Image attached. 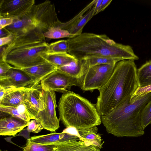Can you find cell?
<instances>
[{"mask_svg": "<svg viewBox=\"0 0 151 151\" xmlns=\"http://www.w3.org/2000/svg\"><path fill=\"white\" fill-rule=\"evenodd\" d=\"M134 60H123L116 64L113 73L98 90L95 105L100 115H106L131 98L139 87Z\"/></svg>", "mask_w": 151, "mask_h": 151, "instance_id": "cell-1", "label": "cell"}, {"mask_svg": "<svg viewBox=\"0 0 151 151\" xmlns=\"http://www.w3.org/2000/svg\"><path fill=\"white\" fill-rule=\"evenodd\" d=\"M67 40V53L78 60L99 57L119 61L139 59L130 46L116 43L105 34L82 33Z\"/></svg>", "mask_w": 151, "mask_h": 151, "instance_id": "cell-2", "label": "cell"}, {"mask_svg": "<svg viewBox=\"0 0 151 151\" xmlns=\"http://www.w3.org/2000/svg\"><path fill=\"white\" fill-rule=\"evenodd\" d=\"M49 44L43 33L36 29L14 36L12 41L1 51L0 60L19 69L41 64L47 62L43 55L47 53Z\"/></svg>", "mask_w": 151, "mask_h": 151, "instance_id": "cell-3", "label": "cell"}, {"mask_svg": "<svg viewBox=\"0 0 151 151\" xmlns=\"http://www.w3.org/2000/svg\"><path fill=\"white\" fill-rule=\"evenodd\" d=\"M151 100V92L128 100L107 114L101 122L109 134L119 137H139L144 134L141 124L142 111Z\"/></svg>", "mask_w": 151, "mask_h": 151, "instance_id": "cell-4", "label": "cell"}, {"mask_svg": "<svg viewBox=\"0 0 151 151\" xmlns=\"http://www.w3.org/2000/svg\"><path fill=\"white\" fill-rule=\"evenodd\" d=\"M58 109L59 120L66 127L84 129L99 125L101 122L95 105L73 92L68 91L62 94Z\"/></svg>", "mask_w": 151, "mask_h": 151, "instance_id": "cell-5", "label": "cell"}, {"mask_svg": "<svg viewBox=\"0 0 151 151\" xmlns=\"http://www.w3.org/2000/svg\"><path fill=\"white\" fill-rule=\"evenodd\" d=\"M25 15L32 20L36 29L43 33L51 28L58 27L60 22L54 4L49 0L34 5Z\"/></svg>", "mask_w": 151, "mask_h": 151, "instance_id": "cell-6", "label": "cell"}, {"mask_svg": "<svg viewBox=\"0 0 151 151\" xmlns=\"http://www.w3.org/2000/svg\"><path fill=\"white\" fill-rule=\"evenodd\" d=\"M116 63L97 65L87 68L81 79V88L84 91L98 90L109 80Z\"/></svg>", "mask_w": 151, "mask_h": 151, "instance_id": "cell-7", "label": "cell"}, {"mask_svg": "<svg viewBox=\"0 0 151 151\" xmlns=\"http://www.w3.org/2000/svg\"><path fill=\"white\" fill-rule=\"evenodd\" d=\"M42 98L43 108L35 119L41 124L43 129L55 132L60 127V120L56 113L57 105L55 92L47 89H42Z\"/></svg>", "mask_w": 151, "mask_h": 151, "instance_id": "cell-8", "label": "cell"}, {"mask_svg": "<svg viewBox=\"0 0 151 151\" xmlns=\"http://www.w3.org/2000/svg\"><path fill=\"white\" fill-rule=\"evenodd\" d=\"M42 89H47L54 91L64 93L67 89L73 86L81 88V80L73 77L57 70L47 76L40 82Z\"/></svg>", "mask_w": 151, "mask_h": 151, "instance_id": "cell-9", "label": "cell"}, {"mask_svg": "<svg viewBox=\"0 0 151 151\" xmlns=\"http://www.w3.org/2000/svg\"><path fill=\"white\" fill-rule=\"evenodd\" d=\"M78 130L73 127H67L60 133H53L32 137L31 141L45 145L57 146L71 142L80 141Z\"/></svg>", "mask_w": 151, "mask_h": 151, "instance_id": "cell-10", "label": "cell"}, {"mask_svg": "<svg viewBox=\"0 0 151 151\" xmlns=\"http://www.w3.org/2000/svg\"><path fill=\"white\" fill-rule=\"evenodd\" d=\"M35 2V0H1L0 17L21 18L30 11Z\"/></svg>", "mask_w": 151, "mask_h": 151, "instance_id": "cell-11", "label": "cell"}, {"mask_svg": "<svg viewBox=\"0 0 151 151\" xmlns=\"http://www.w3.org/2000/svg\"><path fill=\"white\" fill-rule=\"evenodd\" d=\"M34 79L21 69L12 67L0 77V86L21 88L36 86Z\"/></svg>", "mask_w": 151, "mask_h": 151, "instance_id": "cell-12", "label": "cell"}, {"mask_svg": "<svg viewBox=\"0 0 151 151\" xmlns=\"http://www.w3.org/2000/svg\"><path fill=\"white\" fill-rule=\"evenodd\" d=\"M23 104L32 116V119H35L43 107L42 88L40 85L33 87L28 91Z\"/></svg>", "mask_w": 151, "mask_h": 151, "instance_id": "cell-13", "label": "cell"}, {"mask_svg": "<svg viewBox=\"0 0 151 151\" xmlns=\"http://www.w3.org/2000/svg\"><path fill=\"white\" fill-rule=\"evenodd\" d=\"M29 122L13 117L0 119V135L14 136L28 126Z\"/></svg>", "mask_w": 151, "mask_h": 151, "instance_id": "cell-14", "label": "cell"}, {"mask_svg": "<svg viewBox=\"0 0 151 151\" xmlns=\"http://www.w3.org/2000/svg\"><path fill=\"white\" fill-rule=\"evenodd\" d=\"M4 28L9 34L16 36L27 33L36 27L32 20L25 15L21 18L14 19L13 23Z\"/></svg>", "mask_w": 151, "mask_h": 151, "instance_id": "cell-15", "label": "cell"}, {"mask_svg": "<svg viewBox=\"0 0 151 151\" xmlns=\"http://www.w3.org/2000/svg\"><path fill=\"white\" fill-rule=\"evenodd\" d=\"M21 69L34 79L35 86L38 85L43 79L57 70L56 67L47 62L41 64Z\"/></svg>", "mask_w": 151, "mask_h": 151, "instance_id": "cell-16", "label": "cell"}, {"mask_svg": "<svg viewBox=\"0 0 151 151\" xmlns=\"http://www.w3.org/2000/svg\"><path fill=\"white\" fill-rule=\"evenodd\" d=\"M33 87L20 88L12 92L0 101V105L16 107L23 104L28 92Z\"/></svg>", "mask_w": 151, "mask_h": 151, "instance_id": "cell-17", "label": "cell"}, {"mask_svg": "<svg viewBox=\"0 0 151 151\" xmlns=\"http://www.w3.org/2000/svg\"><path fill=\"white\" fill-rule=\"evenodd\" d=\"M78 130L81 136L80 141L88 145H95L100 149L102 147L103 143L101 137L97 134L98 129L96 126Z\"/></svg>", "mask_w": 151, "mask_h": 151, "instance_id": "cell-18", "label": "cell"}, {"mask_svg": "<svg viewBox=\"0 0 151 151\" xmlns=\"http://www.w3.org/2000/svg\"><path fill=\"white\" fill-rule=\"evenodd\" d=\"M43 58L57 69L69 64L74 61L78 60L74 57L67 52L64 53H45Z\"/></svg>", "mask_w": 151, "mask_h": 151, "instance_id": "cell-19", "label": "cell"}, {"mask_svg": "<svg viewBox=\"0 0 151 151\" xmlns=\"http://www.w3.org/2000/svg\"><path fill=\"white\" fill-rule=\"evenodd\" d=\"M56 146V151H100L98 147L93 145H87L81 141L71 142Z\"/></svg>", "mask_w": 151, "mask_h": 151, "instance_id": "cell-20", "label": "cell"}, {"mask_svg": "<svg viewBox=\"0 0 151 151\" xmlns=\"http://www.w3.org/2000/svg\"><path fill=\"white\" fill-rule=\"evenodd\" d=\"M0 111L10 115L12 116L29 122L32 119L25 105L22 104L16 107L0 105Z\"/></svg>", "mask_w": 151, "mask_h": 151, "instance_id": "cell-21", "label": "cell"}, {"mask_svg": "<svg viewBox=\"0 0 151 151\" xmlns=\"http://www.w3.org/2000/svg\"><path fill=\"white\" fill-rule=\"evenodd\" d=\"M57 70L73 77L81 80L86 70L81 60L74 61Z\"/></svg>", "mask_w": 151, "mask_h": 151, "instance_id": "cell-22", "label": "cell"}, {"mask_svg": "<svg viewBox=\"0 0 151 151\" xmlns=\"http://www.w3.org/2000/svg\"><path fill=\"white\" fill-rule=\"evenodd\" d=\"M137 76L139 87L151 85V59L137 69Z\"/></svg>", "mask_w": 151, "mask_h": 151, "instance_id": "cell-23", "label": "cell"}, {"mask_svg": "<svg viewBox=\"0 0 151 151\" xmlns=\"http://www.w3.org/2000/svg\"><path fill=\"white\" fill-rule=\"evenodd\" d=\"M93 6L85 14L80 18L71 27L67 30L71 35V37L82 33L84 27L93 17Z\"/></svg>", "mask_w": 151, "mask_h": 151, "instance_id": "cell-24", "label": "cell"}, {"mask_svg": "<svg viewBox=\"0 0 151 151\" xmlns=\"http://www.w3.org/2000/svg\"><path fill=\"white\" fill-rule=\"evenodd\" d=\"M23 151H56V147L53 145H45L34 142L29 139L23 147Z\"/></svg>", "mask_w": 151, "mask_h": 151, "instance_id": "cell-25", "label": "cell"}, {"mask_svg": "<svg viewBox=\"0 0 151 151\" xmlns=\"http://www.w3.org/2000/svg\"><path fill=\"white\" fill-rule=\"evenodd\" d=\"M85 68L97 65L109 64L120 61L113 58L99 57L81 60Z\"/></svg>", "mask_w": 151, "mask_h": 151, "instance_id": "cell-26", "label": "cell"}, {"mask_svg": "<svg viewBox=\"0 0 151 151\" xmlns=\"http://www.w3.org/2000/svg\"><path fill=\"white\" fill-rule=\"evenodd\" d=\"M68 49L67 40H61L49 44L47 53H57L67 52Z\"/></svg>", "mask_w": 151, "mask_h": 151, "instance_id": "cell-27", "label": "cell"}, {"mask_svg": "<svg viewBox=\"0 0 151 151\" xmlns=\"http://www.w3.org/2000/svg\"><path fill=\"white\" fill-rule=\"evenodd\" d=\"M45 38L57 39L71 37V35L67 30L61 29L59 27H52L43 33Z\"/></svg>", "mask_w": 151, "mask_h": 151, "instance_id": "cell-28", "label": "cell"}, {"mask_svg": "<svg viewBox=\"0 0 151 151\" xmlns=\"http://www.w3.org/2000/svg\"><path fill=\"white\" fill-rule=\"evenodd\" d=\"M95 1V0H94L91 2L76 16L70 20L65 22H60L58 27H59L62 29L66 30H67L83 16V14L86 12L91 8V7L94 5Z\"/></svg>", "mask_w": 151, "mask_h": 151, "instance_id": "cell-29", "label": "cell"}, {"mask_svg": "<svg viewBox=\"0 0 151 151\" xmlns=\"http://www.w3.org/2000/svg\"><path fill=\"white\" fill-rule=\"evenodd\" d=\"M141 124L143 129L151 124V100L145 106L141 114Z\"/></svg>", "mask_w": 151, "mask_h": 151, "instance_id": "cell-30", "label": "cell"}, {"mask_svg": "<svg viewBox=\"0 0 151 151\" xmlns=\"http://www.w3.org/2000/svg\"><path fill=\"white\" fill-rule=\"evenodd\" d=\"M43 129L41 124L36 119L30 121L27 128L29 132L35 133H39Z\"/></svg>", "mask_w": 151, "mask_h": 151, "instance_id": "cell-31", "label": "cell"}, {"mask_svg": "<svg viewBox=\"0 0 151 151\" xmlns=\"http://www.w3.org/2000/svg\"><path fill=\"white\" fill-rule=\"evenodd\" d=\"M150 92H151V85L143 87H139L132 96L130 100Z\"/></svg>", "mask_w": 151, "mask_h": 151, "instance_id": "cell-32", "label": "cell"}, {"mask_svg": "<svg viewBox=\"0 0 151 151\" xmlns=\"http://www.w3.org/2000/svg\"><path fill=\"white\" fill-rule=\"evenodd\" d=\"M19 89L13 86H0V101L6 95Z\"/></svg>", "mask_w": 151, "mask_h": 151, "instance_id": "cell-33", "label": "cell"}, {"mask_svg": "<svg viewBox=\"0 0 151 151\" xmlns=\"http://www.w3.org/2000/svg\"><path fill=\"white\" fill-rule=\"evenodd\" d=\"M12 67L6 62L0 60V77L4 76Z\"/></svg>", "mask_w": 151, "mask_h": 151, "instance_id": "cell-34", "label": "cell"}, {"mask_svg": "<svg viewBox=\"0 0 151 151\" xmlns=\"http://www.w3.org/2000/svg\"><path fill=\"white\" fill-rule=\"evenodd\" d=\"M14 19L10 18L0 17V29H1L11 24Z\"/></svg>", "mask_w": 151, "mask_h": 151, "instance_id": "cell-35", "label": "cell"}, {"mask_svg": "<svg viewBox=\"0 0 151 151\" xmlns=\"http://www.w3.org/2000/svg\"><path fill=\"white\" fill-rule=\"evenodd\" d=\"M13 37L14 35L9 34L6 36L0 37V46L1 47L9 44L12 41Z\"/></svg>", "mask_w": 151, "mask_h": 151, "instance_id": "cell-36", "label": "cell"}, {"mask_svg": "<svg viewBox=\"0 0 151 151\" xmlns=\"http://www.w3.org/2000/svg\"><path fill=\"white\" fill-rule=\"evenodd\" d=\"M112 1V0H103L97 12V14L104 10L110 4Z\"/></svg>", "mask_w": 151, "mask_h": 151, "instance_id": "cell-37", "label": "cell"}, {"mask_svg": "<svg viewBox=\"0 0 151 151\" xmlns=\"http://www.w3.org/2000/svg\"><path fill=\"white\" fill-rule=\"evenodd\" d=\"M103 0H95L94 5L93 16L97 14V12L102 1Z\"/></svg>", "mask_w": 151, "mask_h": 151, "instance_id": "cell-38", "label": "cell"}, {"mask_svg": "<svg viewBox=\"0 0 151 151\" xmlns=\"http://www.w3.org/2000/svg\"><path fill=\"white\" fill-rule=\"evenodd\" d=\"M29 132L27 128L23 129L21 131L20 133L18 134L17 136H22L24 137L27 140H28L30 139V137L29 136Z\"/></svg>", "mask_w": 151, "mask_h": 151, "instance_id": "cell-39", "label": "cell"}, {"mask_svg": "<svg viewBox=\"0 0 151 151\" xmlns=\"http://www.w3.org/2000/svg\"><path fill=\"white\" fill-rule=\"evenodd\" d=\"M0 37H2L6 36L9 34L4 28L1 29H0Z\"/></svg>", "mask_w": 151, "mask_h": 151, "instance_id": "cell-40", "label": "cell"}, {"mask_svg": "<svg viewBox=\"0 0 151 151\" xmlns=\"http://www.w3.org/2000/svg\"><path fill=\"white\" fill-rule=\"evenodd\" d=\"M0 151H2V150H0Z\"/></svg>", "mask_w": 151, "mask_h": 151, "instance_id": "cell-41", "label": "cell"}]
</instances>
